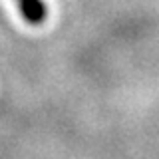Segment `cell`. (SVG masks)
Returning <instances> with one entry per match:
<instances>
[{
	"instance_id": "cell-1",
	"label": "cell",
	"mask_w": 159,
	"mask_h": 159,
	"mask_svg": "<svg viewBox=\"0 0 159 159\" xmlns=\"http://www.w3.org/2000/svg\"><path fill=\"white\" fill-rule=\"evenodd\" d=\"M22 18L32 26H40L46 20V6L42 0H14Z\"/></svg>"
}]
</instances>
